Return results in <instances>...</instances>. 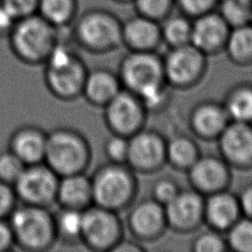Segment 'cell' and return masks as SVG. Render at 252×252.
I'll use <instances>...</instances> for the list:
<instances>
[{
  "label": "cell",
  "mask_w": 252,
  "mask_h": 252,
  "mask_svg": "<svg viewBox=\"0 0 252 252\" xmlns=\"http://www.w3.org/2000/svg\"><path fill=\"white\" fill-rule=\"evenodd\" d=\"M94 205L116 213L128 207L135 195V180L125 163L107 161L91 176Z\"/></svg>",
  "instance_id": "obj_7"
},
{
  "label": "cell",
  "mask_w": 252,
  "mask_h": 252,
  "mask_svg": "<svg viewBox=\"0 0 252 252\" xmlns=\"http://www.w3.org/2000/svg\"><path fill=\"white\" fill-rule=\"evenodd\" d=\"M201 203L199 198L190 193L174 196L166 207V213L169 220L177 224H187L193 221L199 215Z\"/></svg>",
  "instance_id": "obj_23"
},
{
  "label": "cell",
  "mask_w": 252,
  "mask_h": 252,
  "mask_svg": "<svg viewBox=\"0 0 252 252\" xmlns=\"http://www.w3.org/2000/svg\"><path fill=\"white\" fill-rule=\"evenodd\" d=\"M199 58L195 48L186 44L176 46L166 59V73L174 81L183 82L196 72Z\"/></svg>",
  "instance_id": "obj_19"
},
{
  "label": "cell",
  "mask_w": 252,
  "mask_h": 252,
  "mask_svg": "<svg viewBox=\"0 0 252 252\" xmlns=\"http://www.w3.org/2000/svg\"><path fill=\"white\" fill-rule=\"evenodd\" d=\"M229 52L236 57L252 55V24L233 28L226 39Z\"/></svg>",
  "instance_id": "obj_27"
},
{
  "label": "cell",
  "mask_w": 252,
  "mask_h": 252,
  "mask_svg": "<svg viewBox=\"0 0 252 252\" xmlns=\"http://www.w3.org/2000/svg\"><path fill=\"white\" fill-rule=\"evenodd\" d=\"M162 213L158 204L145 201L136 205L128 217L130 230L138 237L147 238L154 235L159 228Z\"/></svg>",
  "instance_id": "obj_17"
},
{
  "label": "cell",
  "mask_w": 252,
  "mask_h": 252,
  "mask_svg": "<svg viewBox=\"0 0 252 252\" xmlns=\"http://www.w3.org/2000/svg\"><path fill=\"white\" fill-rule=\"evenodd\" d=\"M224 117L220 110L213 106L200 108L194 117L196 128L204 134H214L223 125Z\"/></svg>",
  "instance_id": "obj_29"
},
{
  "label": "cell",
  "mask_w": 252,
  "mask_h": 252,
  "mask_svg": "<svg viewBox=\"0 0 252 252\" xmlns=\"http://www.w3.org/2000/svg\"><path fill=\"white\" fill-rule=\"evenodd\" d=\"M230 114L238 120L252 118V92L244 90L236 94L228 104Z\"/></svg>",
  "instance_id": "obj_33"
},
{
  "label": "cell",
  "mask_w": 252,
  "mask_h": 252,
  "mask_svg": "<svg viewBox=\"0 0 252 252\" xmlns=\"http://www.w3.org/2000/svg\"><path fill=\"white\" fill-rule=\"evenodd\" d=\"M155 195L158 200L167 204L175 196V190L169 182L163 181L157 184L155 188Z\"/></svg>",
  "instance_id": "obj_41"
},
{
  "label": "cell",
  "mask_w": 252,
  "mask_h": 252,
  "mask_svg": "<svg viewBox=\"0 0 252 252\" xmlns=\"http://www.w3.org/2000/svg\"><path fill=\"white\" fill-rule=\"evenodd\" d=\"M78 0H39L37 14L58 30L71 27L79 12Z\"/></svg>",
  "instance_id": "obj_18"
},
{
  "label": "cell",
  "mask_w": 252,
  "mask_h": 252,
  "mask_svg": "<svg viewBox=\"0 0 252 252\" xmlns=\"http://www.w3.org/2000/svg\"><path fill=\"white\" fill-rule=\"evenodd\" d=\"M230 242L232 246L243 252L252 251V222H239L230 233Z\"/></svg>",
  "instance_id": "obj_34"
},
{
  "label": "cell",
  "mask_w": 252,
  "mask_h": 252,
  "mask_svg": "<svg viewBox=\"0 0 252 252\" xmlns=\"http://www.w3.org/2000/svg\"><path fill=\"white\" fill-rule=\"evenodd\" d=\"M103 120L110 133L131 137L143 121V103L139 97L122 89L103 107Z\"/></svg>",
  "instance_id": "obj_10"
},
{
  "label": "cell",
  "mask_w": 252,
  "mask_h": 252,
  "mask_svg": "<svg viewBox=\"0 0 252 252\" xmlns=\"http://www.w3.org/2000/svg\"><path fill=\"white\" fill-rule=\"evenodd\" d=\"M18 198L13 185L0 181V220H7L17 207Z\"/></svg>",
  "instance_id": "obj_37"
},
{
  "label": "cell",
  "mask_w": 252,
  "mask_h": 252,
  "mask_svg": "<svg viewBox=\"0 0 252 252\" xmlns=\"http://www.w3.org/2000/svg\"><path fill=\"white\" fill-rule=\"evenodd\" d=\"M251 24H252V19H251Z\"/></svg>",
  "instance_id": "obj_45"
},
{
  "label": "cell",
  "mask_w": 252,
  "mask_h": 252,
  "mask_svg": "<svg viewBox=\"0 0 252 252\" xmlns=\"http://www.w3.org/2000/svg\"><path fill=\"white\" fill-rule=\"evenodd\" d=\"M196 250L199 252H217L221 250V242L215 235L207 234L197 241Z\"/></svg>",
  "instance_id": "obj_40"
},
{
  "label": "cell",
  "mask_w": 252,
  "mask_h": 252,
  "mask_svg": "<svg viewBox=\"0 0 252 252\" xmlns=\"http://www.w3.org/2000/svg\"><path fill=\"white\" fill-rule=\"evenodd\" d=\"M217 11L231 28L251 24L252 4L247 0H220Z\"/></svg>",
  "instance_id": "obj_24"
},
{
  "label": "cell",
  "mask_w": 252,
  "mask_h": 252,
  "mask_svg": "<svg viewBox=\"0 0 252 252\" xmlns=\"http://www.w3.org/2000/svg\"><path fill=\"white\" fill-rule=\"evenodd\" d=\"M59 31L35 13L17 20L7 38L16 58L27 65H39L58 42Z\"/></svg>",
  "instance_id": "obj_3"
},
{
  "label": "cell",
  "mask_w": 252,
  "mask_h": 252,
  "mask_svg": "<svg viewBox=\"0 0 252 252\" xmlns=\"http://www.w3.org/2000/svg\"><path fill=\"white\" fill-rule=\"evenodd\" d=\"M56 203L60 208L85 211L94 204L91 177L83 173L59 177Z\"/></svg>",
  "instance_id": "obj_14"
},
{
  "label": "cell",
  "mask_w": 252,
  "mask_h": 252,
  "mask_svg": "<svg viewBox=\"0 0 252 252\" xmlns=\"http://www.w3.org/2000/svg\"><path fill=\"white\" fill-rule=\"evenodd\" d=\"M16 22L17 19L0 1V37H7Z\"/></svg>",
  "instance_id": "obj_39"
},
{
  "label": "cell",
  "mask_w": 252,
  "mask_h": 252,
  "mask_svg": "<svg viewBox=\"0 0 252 252\" xmlns=\"http://www.w3.org/2000/svg\"><path fill=\"white\" fill-rule=\"evenodd\" d=\"M168 153L173 161L178 164H186L192 160L194 149L188 141L177 139L169 145Z\"/></svg>",
  "instance_id": "obj_36"
},
{
  "label": "cell",
  "mask_w": 252,
  "mask_h": 252,
  "mask_svg": "<svg viewBox=\"0 0 252 252\" xmlns=\"http://www.w3.org/2000/svg\"><path fill=\"white\" fill-rule=\"evenodd\" d=\"M247 1H248V2H250V3L252 4V0H247Z\"/></svg>",
  "instance_id": "obj_44"
},
{
  "label": "cell",
  "mask_w": 252,
  "mask_h": 252,
  "mask_svg": "<svg viewBox=\"0 0 252 252\" xmlns=\"http://www.w3.org/2000/svg\"><path fill=\"white\" fill-rule=\"evenodd\" d=\"M192 177L200 187L211 189L220 184L223 177V171L217 160L204 158L193 166Z\"/></svg>",
  "instance_id": "obj_25"
},
{
  "label": "cell",
  "mask_w": 252,
  "mask_h": 252,
  "mask_svg": "<svg viewBox=\"0 0 252 252\" xmlns=\"http://www.w3.org/2000/svg\"><path fill=\"white\" fill-rule=\"evenodd\" d=\"M47 132L35 125H23L10 136L8 149L26 165L43 162Z\"/></svg>",
  "instance_id": "obj_11"
},
{
  "label": "cell",
  "mask_w": 252,
  "mask_h": 252,
  "mask_svg": "<svg viewBox=\"0 0 252 252\" xmlns=\"http://www.w3.org/2000/svg\"><path fill=\"white\" fill-rule=\"evenodd\" d=\"M26 166L9 149L0 152V181L14 185Z\"/></svg>",
  "instance_id": "obj_30"
},
{
  "label": "cell",
  "mask_w": 252,
  "mask_h": 252,
  "mask_svg": "<svg viewBox=\"0 0 252 252\" xmlns=\"http://www.w3.org/2000/svg\"><path fill=\"white\" fill-rule=\"evenodd\" d=\"M242 205L244 210L252 216V187L244 192L242 196Z\"/></svg>",
  "instance_id": "obj_42"
},
{
  "label": "cell",
  "mask_w": 252,
  "mask_h": 252,
  "mask_svg": "<svg viewBox=\"0 0 252 252\" xmlns=\"http://www.w3.org/2000/svg\"><path fill=\"white\" fill-rule=\"evenodd\" d=\"M221 147L230 158L247 159L252 155V133L244 125H231L222 134Z\"/></svg>",
  "instance_id": "obj_21"
},
{
  "label": "cell",
  "mask_w": 252,
  "mask_h": 252,
  "mask_svg": "<svg viewBox=\"0 0 252 252\" xmlns=\"http://www.w3.org/2000/svg\"><path fill=\"white\" fill-rule=\"evenodd\" d=\"M91 160V145L80 131L62 126L47 133L43 162L59 177L86 172Z\"/></svg>",
  "instance_id": "obj_4"
},
{
  "label": "cell",
  "mask_w": 252,
  "mask_h": 252,
  "mask_svg": "<svg viewBox=\"0 0 252 252\" xmlns=\"http://www.w3.org/2000/svg\"><path fill=\"white\" fill-rule=\"evenodd\" d=\"M17 19H22L37 12L39 0H0Z\"/></svg>",
  "instance_id": "obj_35"
},
{
  "label": "cell",
  "mask_w": 252,
  "mask_h": 252,
  "mask_svg": "<svg viewBox=\"0 0 252 252\" xmlns=\"http://www.w3.org/2000/svg\"><path fill=\"white\" fill-rule=\"evenodd\" d=\"M131 3L137 14L159 23L175 8V0H132Z\"/></svg>",
  "instance_id": "obj_28"
},
{
  "label": "cell",
  "mask_w": 252,
  "mask_h": 252,
  "mask_svg": "<svg viewBox=\"0 0 252 252\" xmlns=\"http://www.w3.org/2000/svg\"><path fill=\"white\" fill-rule=\"evenodd\" d=\"M229 26L217 10L193 19L191 42L194 47L209 50L226 41Z\"/></svg>",
  "instance_id": "obj_15"
},
{
  "label": "cell",
  "mask_w": 252,
  "mask_h": 252,
  "mask_svg": "<svg viewBox=\"0 0 252 252\" xmlns=\"http://www.w3.org/2000/svg\"><path fill=\"white\" fill-rule=\"evenodd\" d=\"M159 24L161 37L173 46L187 44L191 40L192 23L191 18L179 13L170 14Z\"/></svg>",
  "instance_id": "obj_22"
},
{
  "label": "cell",
  "mask_w": 252,
  "mask_h": 252,
  "mask_svg": "<svg viewBox=\"0 0 252 252\" xmlns=\"http://www.w3.org/2000/svg\"><path fill=\"white\" fill-rule=\"evenodd\" d=\"M43 65L44 83L54 97L72 101L82 96L89 69L70 45L59 39Z\"/></svg>",
  "instance_id": "obj_1"
},
{
  "label": "cell",
  "mask_w": 252,
  "mask_h": 252,
  "mask_svg": "<svg viewBox=\"0 0 252 252\" xmlns=\"http://www.w3.org/2000/svg\"><path fill=\"white\" fill-rule=\"evenodd\" d=\"M15 246V240L8 220H0V252H7Z\"/></svg>",
  "instance_id": "obj_38"
},
{
  "label": "cell",
  "mask_w": 252,
  "mask_h": 252,
  "mask_svg": "<svg viewBox=\"0 0 252 252\" xmlns=\"http://www.w3.org/2000/svg\"><path fill=\"white\" fill-rule=\"evenodd\" d=\"M53 216L57 241L67 245L82 243L83 211L60 208Z\"/></svg>",
  "instance_id": "obj_20"
},
{
  "label": "cell",
  "mask_w": 252,
  "mask_h": 252,
  "mask_svg": "<svg viewBox=\"0 0 252 252\" xmlns=\"http://www.w3.org/2000/svg\"><path fill=\"white\" fill-rule=\"evenodd\" d=\"M116 3H120V4H126V3H131L132 0H112Z\"/></svg>",
  "instance_id": "obj_43"
},
{
  "label": "cell",
  "mask_w": 252,
  "mask_h": 252,
  "mask_svg": "<svg viewBox=\"0 0 252 252\" xmlns=\"http://www.w3.org/2000/svg\"><path fill=\"white\" fill-rule=\"evenodd\" d=\"M219 3L220 0H175V7L180 13L194 19L217 10Z\"/></svg>",
  "instance_id": "obj_32"
},
{
  "label": "cell",
  "mask_w": 252,
  "mask_h": 252,
  "mask_svg": "<svg viewBox=\"0 0 252 252\" xmlns=\"http://www.w3.org/2000/svg\"><path fill=\"white\" fill-rule=\"evenodd\" d=\"M129 138L110 133L103 143V154L107 161L114 163H125L128 157Z\"/></svg>",
  "instance_id": "obj_31"
},
{
  "label": "cell",
  "mask_w": 252,
  "mask_h": 252,
  "mask_svg": "<svg viewBox=\"0 0 252 252\" xmlns=\"http://www.w3.org/2000/svg\"><path fill=\"white\" fill-rule=\"evenodd\" d=\"M162 155L160 140L153 133L138 131L129 137L126 164L137 170H148L158 164Z\"/></svg>",
  "instance_id": "obj_16"
},
{
  "label": "cell",
  "mask_w": 252,
  "mask_h": 252,
  "mask_svg": "<svg viewBox=\"0 0 252 252\" xmlns=\"http://www.w3.org/2000/svg\"><path fill=\"white\" fill-rule=\"evenodd\" d=\"M15 245L30 252L50 249L57 241L54 216L49 208L22 204L7 219Z\"/></svg>",
  "instance_id": "obj_6"
},
{
  "label": "cell",
  "mask_w": 252,
  "mask_h": 252,
  "mask_svg": "<svg viewBox=\"0 0 252 252\" xmlns=\"http://www.w3.org/2000/svg\"><path fill=\"white\" fill-rule=\"evenodd\" d=\"M117 74L122 88L136 94L143 105L155 107L161 101V67L150 51H130L122 58Z\"/></svg>",
  "instance_id": "obj_5"
},
{
  "label": "cell",
  "mask_w": 252,
  "mask_h": 252,
  "mask_svg": "<svg viewBox=\"0 0 252 252\" xmlns=\"http://www.w3.org/2000/svg\"><path fill=\"white\" fill-rule=\"evenodd\" d=\"M121 36L130 51H150L161 38L159 22L136 13L122 21Z\"/></svg>",
  "instance_id": "obj_12"
},
{
  "label": "cell",
  "mask_w": 252,
  "mask_h": 252,
  "mask_svg": "<svg viewBox=\"0 0 252 252\" xmlns=\"http://www.w3.org/2000/svg\"><path fill=\"white\" fill-rule=\"evenodd\" d=\"M59 176L44 162L27 165L13 185L22 204L49 208L56 203Z\"/></svg>",
  "instance_id": "obj_9"
},
{
  "label": "cell",
  "mask_w": 252,
  "mask_h": 252,
  "mask_svg": "<svg viewBox=\"0 0 252 252\" xmlns=\"http://www.w3.org/2000/svg\"><path fill=\"white\" fill-rule=\"evenodd\" d=\"M123 239L118 213L92 205L83 211L82 244L96 252H111Z\"/></svg>",
  "instance_id": "obj_8"
},
{
  "label": "cell",
  "mask_w": 252,
  "mask_h": 252,
  "mask_svg": "<svg viewBox=\"0 0 252 252\" xmlns=\"http://www.w3.org/2000/svg\"><path fill=\"white\" fill-rule=\"evenodd\" d=\"M122 20L103 8H90L78 14L71 26L73 40L84 50L105 54L122 46Z\"/></svg>",
  "instance_id": "obj_2"
},
{
  "label": "cell",
  "mask_w": 252,
  "mask_h": 252,
  "mask_svg": "<svg viewBox=\"0 0 252 252\" xmlns=\"http://www.w3.org/2000/svg\"><path fill=\"white\" fill-rule=\"evenodd\" d=\"M122 89L117 73L107 68H94L88 70L82 96L91 105L103 107Z\"/></svg>",
  "instance_id": "obj_13"
},
{
  "label": "cell",
  "mask_w": 252,
  "mask_h": 252,
  "mask_svg": "<svg viewBox=\"0 0 252 252\" xmlns=\"http://www.w3.org/2000/svg\"><path fill=\"white\" fill-rule=\"evenodd\" d=\"M208 215L218 226L228 225L236 215V206L233 200L226 195H218L212 198L208 205Z\"/></svg>",
  "instance_id": "obj_26"
}]
</instances>
